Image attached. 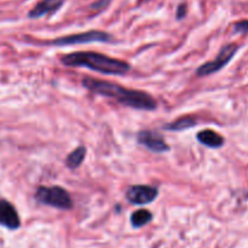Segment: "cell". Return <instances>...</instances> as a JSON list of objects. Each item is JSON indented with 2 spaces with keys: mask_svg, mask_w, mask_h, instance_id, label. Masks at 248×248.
Returning a JSON list of instances; mask_svg holds the SVG:
<instances>
[{
  "mask_svg": "<svg viewBox=\"0 0 248 248\" xmlns=\"http://www.w3.org/2000/svg\"><path fill=\"white\" fill-rule=\"evenodd\" d=\"M199 142L203 144L205 147L212 148V149H217V148L223 147L224 144V138L219 135V133L215 132L212 130H203L196 135Z\"/></svg>",
  "mask_w": 248,
  "mask_h": 248,
  "instance_id": "cell-10",
  "label": "cell"
},
{
  "mask_svg": "<svg viewBox=\"0 0 248 248\" xmlns=\"http://www.w3.org/2000/svg\"><path fill=\"white\" fill-rule=\"evenodd\" d=\"M85 89L101 96L115 99L120 104L138 110H155L156 101L149 93L138 90L126 89L120 85L113 84L107 80H98L93 78H85L82 80Z\"/></svg>",
  "mask_w": 248,
  "mask_h": 248,
  "instance_id": "cell-1",
  "label": "cell"
},
{
  "mask_svg": "<svg viewBox=\"0 0 248 248\" xmlns=\"http://www.w3.org/2000/svg\"><path fill=\"white\" fill-rule=\"evenodd\" d=\"M186 15V4H179L178 9H177V19H183Z\"/></svg>",
  "mask_w": 248,
  "mask_h": 248,
  "instance_id": "cell-16",
  "label": "cell"
},
{
  "mask_svg": "<svg viewBox=\"0 0 248 248\" xmlns=\"http://www.w3.org/2000/svg\"><path fill=\"white\" fill-rule=\"evenodd\" d=\"M234 31H236V33H248V19L235 23Z\"/></svg>",
  "mask_w": 248,
  "mask_h": 248,
  "instance_id": "cell-14",
  "label": "cell"
},
{
  "mask_svg": "<svg viewBox=\"0 0 248 248\" xmlns=\"http://www.w3.org/2000/svg\"><path fill=\"white\" fill-rule=\"evenodd\" d=\"M159 195L156 188L150 186H132L126 191V199L133 205H148Z\"/></svg>",
  "mask_w": 248,
  "mask_h": 248,
  "instance_id": "cell-6",
  "label": "cell"
},
{
  "mask_svg": "<svg viewBox=\"0 0 248 248\" xmlns=\"http://www.w3.org/2000/svg\"><path fill=\"white\" fill-rule=\"evenodd\" d=\"M239 50V46L236 44H229V45H225L222 50L219 51L218 56L216 57V60L211 61V62L205 63V64L200 65L196 70V75L198 77H207V75L215 74V73L219 72L220 69L225 67L230 61L232 60V57L235 56V53Z\"/></svg>",
  "mask_w": 248,
  "mask_h": 248,
  "instance_id": "cell-5",
  "label": "cell"
},
{
  "mask_svg": "<svg viewBox=\"0 0 248 248\" xmlns=\"http://www.w3.org/2000/svg\"><path fill=\"white\" fill-rule=\"evenodd\" d=\"M110 1L111 0H97V1H94L93 4L91 5V9L101 11V10H103L104 7L108 6V5L110 4Z\"/></svg>",
  "mask_w": 248,
  "mask_h": 248,
  "instance_id": "cell-15",
  "label": "cell"
},
{
  "mask_svg": "<svg viewBox=\"0 0 248 248\" xmlns=\"http://www.w3.org/2000/svg\"><path fill=\"white\" fill-rule=\"evenodd\" d=\"M61 62L67 67L87 68L107 75H124L131 68L125 61L111 58L98 52H89V51L68 53L61 58Z\"/></svg>",
  "mask_w": 248,
  "mask_h": 248,
  "instance_id": "cell-2",
  "label": "cell"
},
{
  "mask_svg": "<svg viewBox=\"0 0 248 248\" xmlns=\"http://www.w3.org/2000/svg\"><path fill=\"white\" fill-rule=\"evenodd\" d=\"M0 225L10 230L18 229L21 225L16 208L6 200H0Z\"/></svg>",
  "mask_w": 248,
  "mask_h": 248,
  "instance_id": "cell-8",
  "label": "cell"
},
{
  "mask_svg": "<svg viewBox=\"0 0 248 248\" xmlns=\"http://www.w3.org/2000/svg\"><path fill=\"white\" fill-rule=\"evenodd\" d=\"M113 36L107 31H89L84 33L73 34V35L61 36L55 40L48 41V45L53 46H68V45H80V44L90 43H108L111 41Z\"/></svg>",
  "mask_w": 248,
  "mask_h": 248,
  "instance_id": "cell-4",
  "label": "cell"
},
{
  "mask_svg": "<svg viewBox=\"0 0 248 248\" xmlns=\"http://www.w3.org/2000/svg\"><path fill=\"white\" fill-rule=\"evenodd\" d=\"M64 1L65 0H41L31 10L28 17L29 18H40L45 15L53 14L62 7Z\"/></svg>",
  "mask_w": 248,
  "mask_h": 248,
  "instance_id": "cell-9",
  "label": "cell"
},
{
  "mask_svg": "<svg viewBox=\"0 0 248 248\" xmlns=\"http://www.w3.org/2000/svg\"><path fill=\"white\" fill-rule=\"evenodd\" d=\"M194 126H196L195 118H193V116H183V118L177 119L173 123L165 125L164 128L169 131H184L190 127H194Z\"/></svg>",
  "mask_w": 248,
  "mask_h": 248,
  "instance_id": "cell-11",
  "label": "cell"
},
{
  "mask_svg": "<svg viewBox=\"0 0 248 248\" xmlns=\"http://www.w3.org/2000/svg\"><path fill=\"white\" fill-rule=\"evenodd\" d=\"M153 219V215L147 210H138L131 215V224L133 228H140L147 225Z\"/></svg>",
  "mask_w": 248,
  "mask_h": 248,
  "instance_id": "cell-13",
  "label": "cell"
},
{
  "mask_svg": "<svg viewBox=\"0 0 248 248\" xmlns=\"http://www.w3.org/2000/svg\"><path fill=\"white\" fill-rule=\"evenodd\" d=\"M85 156H86V148L80 145V147H78L77 149L73 150V152L68 155L67 160H65V165L72 170L78 169V167L82 164Z\"/></svg>",
  "mask_w": 248,
  "mask_h": 248,
  "instance_id": "cell-12",
  "label": "cell"
},
{
  "mask_svg": "<svg viewBox=\"0 0 248 248\" xmlns=\"http://www.w3.org/2000/svg\"><path fill=\"white\" fill-rule=\"evenodd\" d=\"M137 140L140 145L152 150V152L157 153V154H162V153L170 150V147L166 140H165V138L157 132H155V131H140L137 135Z\"/></svg>",
  "mask_w": 248,
  "mask_h": 248,
  "instance_id": "cell-7",
  "label": "cell"
},
{
  "mask_svg": "<svg viewBox=\"0 0 248 248\" xmlns=\"http://www.w3.org/2000/svg\"><path fill=\"white\" fill-rule=\"evenodd\" d=\"M35 199L40 203L58 210H70L73 207V200L69 193L61 186H40L36 190Z\"/></svg>",
  "mask_w": 248,
  "mask_h": 248,
  "instance_id": "cell-3",
  "label": "cell"
}]
</instances>
